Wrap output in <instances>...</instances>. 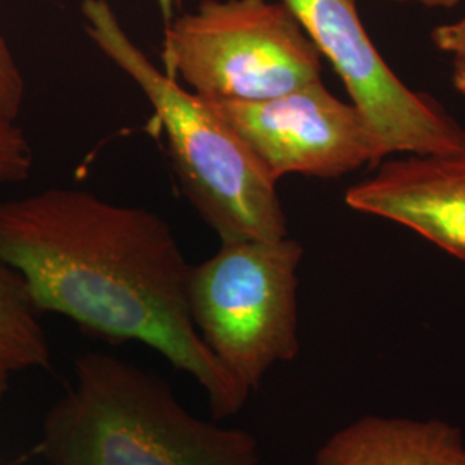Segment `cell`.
<instances>
[{
    "instance_id": "cell-7",
    "label": "cell",
    "mask_w": 465,
    "mask_h": 465,
    "mask_svg": "<svg viewBox=\"0 0 465 465\" xmlns=\"http://www.w3.org/2000/svg\"><path fill=\"white\" fill-rule=\"evenodd\" d=\"M209 104L274 183L288 174L340 178L386 159L364 113L321 80L272 99Z\"/></svg>"
},
{
    "instance_id": "cell-4",
    "label": "cell",
    "mask_w": 465,
    "mask_h": 465,
    "mask_svg": "<svg viewBox=\"0 0 465 465\" xmlns=\"http://www.w3.org/2000/svg\"><path fill=\"white\" fill-rule=\"evenodd\" d=\"M300 242H223L188 276L190 316L200 338L249 391L267 371L299 357Z\"/></svg>"
},
{
    "instance_id": "cell-13",
    "label": "cell",
    "mask_w": 465,
    "mask_h": 465,
    "mask_svg": "<svg viewBox=\"0 0 465 465\" xmlns=\"http://www.w3.org/2000/svg\"><path fill=\"white\" fill-rule=\"evenodd\" d=\"M434 45L443 52L453 54L465 45V16L455 23L441 25L434 28L431 34Z\"/></svg>"
},
{
    "instance_id": "cell-12",
    "label": "cell",
    "mask_w": 465,
    "mask_h": 465,
    "mask_svg": "<svg viewBox=\"0 0 465 465\" xmlns=\"http://www.w3.org/2000/svg\"><path fill=\"white\" fill-rule=\"evenodd\" d=\"M25 94L26 86L21 69L9 49V44L0 34V114L17 119L25 104Z\"/></svg>"
},
{
    "instance_id": "cell-18",
    "label": "cell",
    "mask_w": 465,
    "mask_h": 465,
    "mask_svg": "<svg viewBox=\"0 0 465 465\" xmlns=\"http://www.w3.org/2000/svg\"><path fill=\"white\" fill-rule=\"evenodd\" d=\"M453 465H465V447L460 450V453L457 455V459H455Z\"/></svg>"
},
{
    "instance_id": "cell-1",
    "label": "cell",
    "mask_w": 465,
    "mask_h": 465,
    "mask_svg": "<svg viewBox=\"0 0 465 465\" xmlns=\"http://www.w3.org/2000/svg\"><path fill=\"white\" fill-rule=\"evenodd\" d=\"M0 259L23 276L38 312L159 351L199 382L217 419L249 399L200 338L188 305L192 266L159 214L82 188H47L0 202Z\"/></svg>"
},
{
    "instance_id": "cell-15",
    "label": "cell",
    "mask_w": 465,
    "mask_h": 465,
    "mask_svg": "<svg viewBox=\"0 0 465 465\" xmlns=\"http://www.w3.org/2000/svg\"><path fill=\"white\" fill-rule=\"evenodd\" d=\"M163 16V23L164 26L169 25L174 17L178 16V7L182 5L183 0H155Z\"/></svg>"
},
{
    "instance_id": "cell-8",
    "label": "cell",
    "mask_w": 465,
    "mask_h": 465,
    "mask_svg": "<svg viewBox=\"0 0 465 465\" xmlns=\"http://www.w3.org/2000/svg\"><path fill=\"white\" fill-rule=\"evenodd\" d=\"M345 202L416 232L465 262V152L384 161L350 188Z\"/></svg>"
},
{
    "instance_id": "cell-3",
    "label": "cell",
    "mask_w": 465,
    "mask_h": 465,
    "mask_svg": "<svg viewBox=\"0 0 465 465\" xmlns=\"http://www.w3.org/2000/svg\"><path fill=\"white\" fill-rule=\"evenodd\" d=\"M82 16L95 47L149 99L180 186L221 243L288 236L276 183L216 109L150 61L109 0H84Z\"/></svg>"
},
{
    "instance_id": "cell-9",
    "label": "cell",
    "mask_w": 465,
    "mask_h": 465,
    "mask_svg": "<svg viewBox=\"0 0 465 465\" xmlns=\"http://www.w3.org/2000/svg\"><path fill=\"white\" fill-rule=\"evenodd\" d=\"M464 447L445 420L367 416L334 432L314 465H453Z\"/></svg>"
},
{
    "instance_id": "cell-16",
    "label": "cell",
    "mask_w": 465,
    "mask_h": 465,
    "mask_svg": "<svg viewBox=\"0 0 465 465\" xmlns=\"http://www.w3.org/2000/svg\"><path fill=\"white\" fill-rule=\"evenodd\" d=\"M399 2H414V4H420L424 7H431V9H451L457 4H460L462 0H399Z\"/></svg>"
},
{
    "instance_id": "cell-2",
    "label": "cell",
    "mask_w": 465,
    "mask_h": 465,
    "mask_svg": "<svg viewBox=\"0 0 465 465\" xmlns=\"http://www.w3.org/2000/svg\"><path fill=\"white\" fill-rule=\"evenodd\" d=\"M50 465H259L249 431L190 414L166 382L109 353H84L44 419Z\"/></svg>"
},
{
    "instance_id": "cell-6",
    "label": "cell",
    "mask_w": 465,
    "mask_h": 465,
    "mask_svg": "<svg viewBox=\"0 0 465 465\" xmlns=\"http://www.w3.org/2000/svg\"><path fill=\"white\" fill-rule=\"evenodd\" d=\"M330 61L390 153L465 152V130L438 102L409 88L367 34L357 0H282Z\"/></svg>"
},
{
    "instance_id": "cell-14",
    "label": "cell",
    "mask_w": 465,
    "mask_h": 465,
    "mask_svg": "<svg viewBox=\"0 0 465 465\" xmlns=\"http://www.w3.org/2000/svg\"><path fill=\"white\" fill-rule=\"evenodd\" d=\"M451 55H453L451 82H453V86L457 88V92L465 95V45L459 50H455Z\"/></svg>"
},
{
    "instance_id": "cell-10",
    "label": "cell",
    "mask_w": 465,
    "mask_h": 465,
    "mask_svg": "<svg viewBox=\"0 0 465 465\" xmlns=\"http://www.w3.org/2000/svg\"><path fill=\"white\" fill-rule=\"evenodd\" d=\"M0 361L13 371L50 369L52 353L28 286L0 259Z\"/></svg>"
},
{
    "instance_id": "cell-5",
    "label": "cell",
    "mask_w": 465,
    "mask_h": 465,
    "mask_svg": "<svg viewBox=\"0 0 465 465\" xmlns=\"http://www.w3.org/2000/svg\"><path fill=\"white\" fill-rule=\"evenodd\" d=\"M164 73L207 102L272 99L321 80L322 54L282 0H202L164 30Z\"/></svg>"
},
{
    "instance_id": "cell-17",
    "label": "cell",
    "mask_w": 465,
    "mask_h": 465,
    "mask_svg": "<svg viewBox=\"0 0 465 465\" xmlns=\"http://www.w3.org/2000/svg\"><path fill=\"white\" fill-rule=\"evenodd\" d=\"M9 380H11V369L0 361V403L9 390Z\"/></svg>"
},
{
    "instance_id": "cell-11",
    "label": "cell",
    "mask_w": 465,
    "mask_h": 465,
    "mask_svg": "<svg viewBox=\"0 0 465 465\" xmlns=\"http://www.w3.org/2000/svg\"><path fill=\"white\" fill-rule=\"evenodd\" d=\"M34 150L16 119L0 114V183L23 182L32 174Z\"/></svg>"
}]
</instances>
